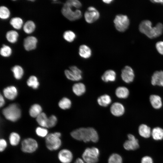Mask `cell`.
<instances>
[{"label":"cell","instance_id":"8","mask_svg":"<svg viewBox=\"0 0 163 163\" xmlns=\"http://www.w3.org/2000/svg\"><path fill=\"white\" fill-rule=\"evenodd\" d=\"M38 146V143L35 139L28 138L22 141L21 149L24 152L31 153L35 152L37 149Z\"/></svg>","mask_w":163,"mask_h":163},{"label":"cell","instance_id":"41","mask_svg":"<svg viewBox=\"0 0 163 163\" xmlns=\"http://www.w3.org/2000/svg\"><path fill=\"white\" fill-rule=\"evenodd\" d=\"M67 1L70 5L77 9H79L82 6L81 2L77 0H69Z\"/></svg>","mask_w":163,"mask_h":163},{"label":"cell","instance_id":"30","mask_svg":"<svg viewBox=\"0 0 163 163\" xmlns=\"http://www.w3.org/2000/svg\"><path fill=\"white\" fill-rule=\"evenodd\" d=\"M151 135L154 139L161 140L163 139V129L159 127L154 128L152 131Z\"/></svg>","mask_w":163,"mask_h":163},{"label":"cell","instance_id":"47","mask_svg":"<svg viewBox=\"0 0 163 163\" xmlns=\"http://www.w3.org/2000/svg\"><path fill=\"white\" fill-rule=\"evenodd\" d=\"M75 163H84V160L80 158H77L75 162Z\"/></svg>","mask_w":163,"mask_h":163},{"label":"cell","instance_id":"3","mask_svg":"<svg viewBox=\"0 0 163 163\" xmlns=\"http://www.w3.org/2000/svg\"><path fill=\"white\" fill-rule=\"evenodd\" d=\"M61 11L64 16L70 21L79 19L82 15L80 10L72 5L67 1L63 4Z\"/></svg>","mask_w":163,"mask_h":163},{"label":"cell","instance_id":"22","mask_svg":"<svg viewBox=\"0 0 163 163\" xmlns=\"http://www.w3.org/2000/svg\"><path fill=\"white\" fill-rule=\"evenodd\" d=\"M139 133L141 136L145 138H148L151 135L152 132L149 127L145 124H142L139 127Z\"/></svg>","mask_w":163,"mask_h":163},{"label":"cell","instance_id":"18","mask_svg":"<svg viewBox=\"0 0 163 163\" xmlns=\"http://www.w3.org/2000/svg\"><path fill=\"white\" fill-rule=\"evenodd\" d=\"M116 74L115 72L111 69L106 71L101 76L102 80L104 82H114L116 79Z\"/></svg>","mask_w":163,"mask_h":163},{"label":"cell","instance_id":"33","mask_svg":"<svg viewBox=\"0 0 163 163\" xmlns=\"http://www.w3.org/2000/svg\"><path fill=\"white\" fill-rule=\"evenodd\" d=\"M71 100L66 97L62 98L59 103V107L63 110L69 109L71 107Z\"/></svg>","mask_w":163,"mask_h":163},{"label":"cell","instance_id":"4","mask_svg":"<svg viewBox=\"0 0 163 163\" xmlns=\"http://www.w3.org/2000/svg\"><path fill=\"white\" fill-rule=\"evenodd\" d=\"M2 113L8 120L12 122L18 120L21 116V111L19 107L16 104H10L2 110Z\"/></svg>","mask_w":163,"mask_h":163},{"label":"cell","instance_id":"2","mask_svg":"<svg viewBox=\"0 0 163 163\" xmlns=\"http://www.w3.org/2000/svg\"><path fill=\"white\" fill-rule=\"evenodd\" d=\"M140 31L150 38H153L160 36L163 32V25L158 23L154 27L152 26L151 22L145 20L142 21L139 26Z\"/></svg>","mask_w":163,"mask_h":163},{"label":"cell","instance_id":"34","mask_svg":"<svg viewBox=\"0 0 163 163\" xmlns=\"http://www.w3.org/2000/svg\"><path fill=\"white\" fill-rule=\"evenodd\" d=\"M12 53V50L9 46L4 44L2 45L0 50V54L2 56L8 57L11 55Z\"/></svg>","mask_w":163,"mask_h":163},{"label":"cell","instance_id":"42","mask_svg":"<svg viewBox=\"0 0 163 163\" xmlns=\"http://www.w3.org/2000/svg\"><path fill=\"white\" fill-rule=\"evenodd\" d=\"M156 48L158 53L163 55V41H160L157 42L156 44Z\"/></svg>","mask_w":163,"mask_h":163},{"label":"cell","instance_id":"17","mask_svg":"<svg viewBox=\"0 0 163 163\" xmlns=\"http://www.w3.org/2000/svg\"><path fill=\"white\" fill-rule=\"evenodd\" d=\"M5 96L10 100L14 99L18 94L17 90L14 86L8 87L4 89L3 91Z\"/></svg>","mask_w":163,"mask_h":163},{"label":"cell","instance_id":"44","mask_svg":"<svg viewBox=\"0 0 163 163\" xmlns=\"http://www.w3.org/2000/svg\"><path fill=\"white\" fill-rule=\"evenodd\" d=\"M141 163H153L152 159L148 156L143 157L141 160Z\"/></svg>","mask_w":163,"mask_h":163},{"label":"cell","instance_id":"46","mask_svg":"<svg viewBox=\"0 0 163 163\" xmlns=\"http://www.w3.org/2000/svg\"><path fill=\"white\" fill-rule=\"evenodd\" d=\"M151 1L153 3L163 4V0H151Z\"/></svg>","mask_w":163,"mask_h":163},{"label":"cell","instance_id":"11","mask_svg":"<svg viewBox=\"0 0 163 163\" xmlns=\"http://www.w3.org/2000/svg\"><path fill=\"white\" fill-rule=\"evenodd\" d=\"M121 77L122 80L128 83L133 82L134 74L132 69L129 66H125L121 71Z\"/></svg>","mask_w":163,"mask_h":163},{"label":"cell","instance_id":"9","mask_svg":"<svg viewBox=\"0 0 163 163\" xmlns=\"http://www.w3.org/2000/svg\"><path fill=\"white\" fill-rule=\"evenodd\" d=\"M69 70H66L64 73L67 78L72 81H77L82 78V72L76 66L69 67Z\"/></svg>","mask_w":163,"mask_h":163},{"label":"cell","instance_id":"32","mask_svg":"<svg viewBox=\"0 0 163 163\" xmlns=\"http://www.w3.org/2000/svg\"><path fill=\"white\" fill-rule=\"evenodd\" d=\"M14 77L17 79H21L24 74V70L22 67L19 65H16L11 69Z\"/></svg>","mask_w":163,"mask_h":163},{"label":"cell","instance_id":"16","mask_svg":"<svg viewBox=\"0 0 163 163\" xmlns=\"http://www.w3.org/2000/svg\"><path fill=\"white\" fill-rule=\"evenodd\" d=\"M151 82L153 85H157L163 87V71H156L152 77Z\"/></svg>","mask_w":163,"mask_h":163},{"label":"cell","instance_id":"28","mask_svg":"<svg viewBox=\"0 0 163 163\" xmlns=\"http://www.w3.org/2000/svg\"><path fill=\"white\" fill-rule=\"evenodd\" d=\"M48 118L45 113L42 112L36 117V121L41 126L47 128Z\"/></svg>","mask_w":163,"mask_h":163},{"label":"cell","instance_id":"12","mask_svg":"<svg viewBox=\"0 0 163 163\" xmlns=\"http://www.w3.org/2000/svg\"><path fill=\"white\" fill-rule=\"evenodd\" d=\"M128 140L126 141L123 144L124 149L127 150H135L139 147L138 140L133 135H128Z\"/></svg>","mask_w":163,"mask_h":163},{"label":"cell","instance_id":"45","mask_svg":"<svg viewBox=\"0 0 163 163\" xmlns=\"http://www.w3.org/2000/svg\"><path fill=\"white\" fill-rule=\"evenodd\" d=\"M0 106L1 107H2L5 104V101L4 98L1 94L0 96Z\"/></svg>","mask_w":163,"mask_h":163},{"label":"cell","instance_id":"6","mask_svg":"<svg viewBox=\"0 0 163 163\" xmlns=\"http://www.w3.org/2000/svg\"><path fill=\"white\" fill-rule=\"evenodd\" d=\"M46 146L50 151L58 149L62 144L60 138L57 136L54 133H49L45 137Z\"/></svg>","mask_w":163,"mask_h":163},{"label":"cell","instance_id":"13","mask_svg":"<svg viewBox=\"0 0 163 163\" xmlns=\"http://www.w3.org/2000/svg\"><path fill=\"white\" fill-rule=\"evenodd\" d=\"M37 39L33 36H29L24 39L23 46L25 49L30 51L35 49L37 43Z\"/></svg>","mask_w":163,"mask_h":163},{"label":"cell","instance_id":"20","mask_svg":"<svg viewBox=\"0 0 163 163\" xmlns=\"http://www.w3.org/2000/svg\"><path fill=\"white\" fill-rule=\"evenodd\" d=\"M73 93L77 96H80L85 92L86 87L85 85L81 82L75 84L72 87Z\"/></svg>","mask_w":163,"mask_h":163},{"label":"cell","instance_id":"10","mask_svg":"<svg viewBox=\"0 0 163 163\" xmlns=\"http://www.w3.org/2000/svg\"><path fill=\"white\" fill-rule=\"evenodd\" d=\"M100 17L98 11L94 7L90 6L84 14L85 21L88 23H92L97 20Z\"/></svg>","mask_w":163,"mask_h":163},{"label":"cell","instance_id":"24","mask_svg":"<svg viewBox=\"0 0 163 163\" xmlns=\"http://www.w3.org/2000/svg\"><path fill=\"white\" fill-rule=\"evenodd\" d=\"M112 100L110 96L107 94H103L99 97L97 99V102L101 106L106 107L110 104Z\"/></svg>","mask_w":163,"mask_h":163},{"label":"cell","instance_id":"29","mask_svg":"<svg viewBox=\"0 0 163 163\" xmlns=\"http://www.w3.org/2000/svg\"><path fill=\"white\" fill-rule=\"evenodd\" d=\"M42 108L39 104H35L32 105L29 110L30 116L33 117H37L42 113Z\"/></svg>","mask_w":163,"mask_h":163},{"label":"cell","instance_id":"36","mask_svg":"<svg viewBox=\"0 0 163 163\" xmlns=\"http://www.w3.org/2000/svg\"><path fill=\"white\" fill-rule=\"evenodd\" d=\"M63 36L64 39L69 42H73L76 37L75 34L73 31L70 30L65 31Z\"/></svg>","mask_w":163,"mask_h":163},{"label":"cell","instance_id":"14","mask_svg":"<svg viewBox=\"0 0 163 163\" xmlns=\"http://www.w3.org/2000/svg\"><path fill=\"white\" fill-rule=\"evenodd\" d=\"M58 158L62 163H70L73 158V155L69 150L66 149H62L59 152Z\"/></svg>","mask_w":163,"mask_h":163},{"label":"cell","instance_id":"31","mask_svg":"<svg viewBox=\"0 0 163 163\" xmlns=\"http://www.w3.org/2000/svg\"><path fill=\"white\" fill-rule=\"evenodd\" d=\"M9 139L11 145L13 146H15L18 145L20 142L21 137L18 133L13 132L9 135Z\"/></svg>","mask_w":163,"mask_h":163},{"label":"cell","instance_id":"5","mask_svg":"<svg viewBox=\"0 0 163 163\" xmlns=\"http://www.w3.org/2000/svg\"><path fill=\"white\" fill-rule=\"evenodd\" d=\"M99 151L97 148H86L82 155L83 160L87 163H97L98 160Z\"/></svg>","mask_w":163,"mask_h":163},{"label":"cell","instance_id":"35","mask_svg":"<svg viewBox=\"0 0 163 163\" xmlns=\"http://www.w3.org/2000/svg\"><path fill=\"white\" fill-rule=\"evenodd\" d=\"M27 85L33 89H37L39 85V82L37 78L34 76H30L27 81Z\"/></svg>","mask_w":163,"mask_h":163},{"label":"cell","instance_id":"7","mask_svg":"<svg viewBox=\"0 0 163 163\" xmlns=\"http://www.w3.org/2000/svg\"><path fill=\"white\" fill-rule=\"evenodd\" d=\"M116 29L120 32H123L128 28L129 24V21L128 17L125 15H117L113 21Z\"/></svg>","mask_w":163,"mask_h":163},{"label":"cell","instance_id":"25","mask_svg":"<svg viewBox=\"0 0 163 163\" xmlns=\"http://www.w3.org/2000/svg\"><path fill=\"white\" fill-rule=\"evenodd\" d=\"M19 34L17 32L14 30H10L7 32L6 38L7 40L12 43H15L18 40Z\"/></svg>","mask_w":163,"mask_h":163},{"label":"cell","instance_id":"37","mask_svg":"<svg viewBox=\"0 0 163 163\" xmlns=\"http://www.w3.org/2000/svg\"><path fill=\"white\" fill-rule=\"evenodd\" d=\"M10 15V11L7 7L4 6L0 7V18L1 19L3 20L7 19Z\"/></svg>","mask_w":163,"mask_h":163},{"label":"cell","instance_id":"23","mask_svg":"<svg viewBox=\"0 0 163 163\" xmlns=\"http://www.w3.org/2000/svg\"><path fill=\"white\" fill-rule=\"evenodd\" d=\"M129 93L128 89L126 87L121 86L118 87L116 90L115 94L120 98L124 99L127 98Z\"/></svg>","mask_w":163,"mask_h":163},{"label":"cell","instance_id":"1","mask_svg":"<svg viewBox=\"0 0 163 163\" xmlns=\"http://www.w3.org/2000/svg\"><path fill=\"white\" fill-rule=\"evenodd\" d=\"M71 135L74 139L85 142L90 141L96 142L99 139L97 132L92 127L80 128L76 129L71 133Z\"/></svg>","mask_w":163,"mask_h":163},{"label":"cell","instance_id":"43","mask_svg":"<svg viewBox=\"0 0 163 163\" xmlns=\"http://www.w3.org/2000/svg\"><path fill=\"white\" fill-rule=\"evenodd\" d=\"M7 144L6 140L3 139H1L0 140V151L1 152H3L6 148Z\"/></svg>","mask_w":163,"mask_h":163},{"label":"cell","instance_id":"27","mask_svg":"<svg viewBox=\"0 0 163 163\" xmlns=\"http://www.w3.org/2000/svg\"><path fill=\"white\" fill-rule=\"evenodd\" d=\"M9 22L11 25L14 29L17 30L20 29L23 24V20L18 17H15L11 18Z\"/></svg>","mask_w":163,"mask_h":163},{"label":"cell","instance_id":"38","mask_svg":"<svg viewBox=\"0 0 163 163\" xmlns=\"http://www.w3.org/2000/svg\"><path fill=\"white\" fill-rule=\"evenodd\" d=\"M108 163H122V159L119 155L114 153L112 154L109 157Z\"/></svg>","mask_w":163,"mask_h":163},{"label":"cell","instance_id":"39","mask_svg":"<svg viewBox=\"0 0 163 163\" xmlns=\"http://www.w3.org/2000/svg\"><path fill=\"white\" fill-rule=\"evenodd\" d=\"M35 132L38 136L41 137H46L49 134L48 130L46 128L41 126L37 127Z\"/></svg>","mask_w":163,"mask_h":163},{"label":"cell","instance_id":"15","mask_svg":"<svg viewBox=\"0 0 163 163\" xmlns=\"http://www.w3.org/2000/svg\"><path fill=\"white\" fill-rule=\"evenodd\" d=\"M111 113L114 116L119 117L122 115L125 112V108L122 104L119 102L113 104L110 107Z\"/></svg>","mask_w":163,"mask_h":163},{"label":"cell","instance_id":"26","mask_svg":"<svg viewBox=\"0 0 163 163\" xmlns=\"http://www.w3.org/2000/svg\"><path fill=\"white\" fill-rule=\"evenodd\" d=\"M36 28V25L34 21L28 20L26 21L23 26V30L25 33L30 34L33 32Z\"/></svg>","mask_w":163,"mask_h":163},{"label":"cell","instance_id":"21","mask_svg":"<svg viewBox=\"0 0 163 163\" xmlns=\"http://www.w3.org/2000/svg\"><path fill=\"white\" fill-rule=\"evenodd\" d=\"M150 101L152 106L155 109H159L162 106L161 98L158 95H151L150 97Z\"/></svg>","mask_w":163,"mask_h":163},{"label":"cell","instance_id":"19","mask_svg":"<svg viewBox=\"0 0 163 163\" xmlns=\"http://www.w3.org/2000/svg\"><path fill=\"white\" fill-rule=\"evenodd\" d=\"M91 50L88 46L85 45H81L79 48V54L82 58L88 59L91 55Z\"/></svg>","mask_w":163,"mask_h":163},{"label":"cell","instance_id":"40","mask_svg":"<svg viewBox=\"0 0 163 163\" xmlns=\"http://www.w3.org/2000/svg\"><path fill=\"white\" fill-rule=\"evenodd\" d=\"M57 121L56 117L54 115H52L48 118L47 128H51L55 126Z\"/></svg>","mask_w":163,"mask_h":163},{"label":"cell","instance_id":"48","mask_svg":"<svg viewBox=\"0 0 163 163\" xmlns=\"http://www.w3.org/2000/svg\"><path fill=\"white\" fill-rule=\"evenodd\" d=\"M103 1L104 2L107 4H110L113 1L112 0H103Z\"/></svg>","mask_w":163,"mask_h":163}]
</instances>
